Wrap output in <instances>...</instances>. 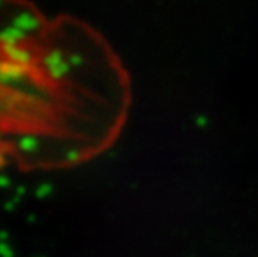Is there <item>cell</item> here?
Returning a JSON list of instances; mask_svg holds the SVG:
<instances>
[{
  "mask_svg": "<svg viewBox=\"0 0 258 257\" xmlns=\"http://www.w3.org/2000/svg\"><path fill=\"white\" fill-rule=\"evenodd\" d=\"M27 192V189L24 187V185H19V187H17V192H15V194H17V197H20V195H24Z\"/></svg>",
  "mask_w": 258,
  "mask_h": 257,
  "instance_id": "obj_10",
  "label": "cell"
},
{
  "mask_svg": "<svg viewBox=\"0 0 258 257\" xmlns=\"http://www.w3.org/2000/svg\"><path fill=\"white\" fill-rule=\"evenodd\" d=\"M24 37V32L15 29V27H7L5 30L0 32V40L4 45H15V42Z\"/></svg>",
  "mask_w": 258,
  "mask_h": 257,
  "instance_id": "obj_2",
  "label": "cell"
},
{
  "mask_svg": "<svg viewBox=\"0 0 258 257\" xmlns=\"http://www.w3.org/2000/svg\"><path fill=\"white\" fill-rule=\"evenodd\" d=\"M45 64L48 67V72H50L55 79L63 77V74L69 72V65L63 62V59L60 57V54H57V52L47 56L45 57Z\"/></svg>",
  "mask_w": 258,
  "mask_h": 257,
  "instance_id": "obj_1",
  "label": "cell"
},
{
  "mask_svg": "<svg viewBox=\"0 0 258 257\" xmlns=\"http://www.w3.org/2000/svg\"><path fill=\"white\" fill-rule=\"evenodd\" d=\"M7 239H9V234L5 231H0V242H5Z\"/></svg>",
  "mask_w": 258,
  "mask_h": 257,
  "instance_id": "obj_11",
  "label": "cell"
},
{
  "mask_svg": "<svg viewBox=\"0 0 258 257\" xmlns=\"http://www.w3.org/2000/svg\"><path fill=\"white\" fill-rule=\"evenodd\" d=\"M4 50L9 54L10 59L15 60V62H19V64L29 62L30 60L29 54H27L25 50H22V48H19V47H15V45H4Z\"/></svg>",
  "mask_w": 258,
  "mask_h": 257,
  "instance_id": "obj_4",
  "label": "cell"
},
{
  "mask_svg": "<svg viewBox=\"0 0 258 257\" xmlns=\"http://www.w3.org/2000/svg\"><path fill=\"white\" fill-rule=\"evenodd\" d=\"M0 257H14V250L7 242H0Z\"/></svg>",
  "mask_w": 258,
  "mask_h": 257,
  "instance_id": "obj_8",
  "label": "cell"
},
{
  "mask_svg": "<svg viewBox=\"0 0 258 257\" xmlns=\"http://www.w3.org/2000/svg\"><path fill=\"white\" fill-rule=\"evenodd\" d=\"M14 27L15 29H19L22 32L25 30H34L37 27V20L34 17H30L29 14H22L20 17H17L14 20Z\"/></svg>",
  "mask_w": 258,
  "mask_h": 257,
  "instance_id": "obj_3",
  "label": "cell"
},
{
  "mask_svg": "<svg viewBox=\"0 0 258 257\" xmlns=\"http://www.w3.org/2000/svg\"><path fill=\"white\" fill-rule=\"evenodd\" d=\"M52 192V185L50 184H42L40 187H37L35 190V197L37 199H45L47 195H50Z\"/></svg>",
  "mask_w": 258,
  "mask_h": 257,
  "instance_id": "obj_7",
  "label": "cell"
},
{
  "mask_svg": "<svg viewBox=\"0 0 258 257\" xmlns=\"http://www.w3.org/2000/svg\"><path fill=\"white\" fill-rule=\"evenodd\" d=\"M10 187V179L4 174H0V189H7Z\"/></svg>",
  "mask_w": 258,
  "mask_h": 257,
  "instance_id": "obj_9",
  "label": "cell"
},
{
  "mask_svg": "<svg viewBox=\"0 0 258 257\" xmlns=\"http://www.w3.org/2000/svg\"><path fill=\"white\" fill-rule=\"evenodd\" d=\"M19 145H20V149H24L25 152H32V150H35V147H37V139L30 137V135H24V137L19 140Z\"/></svg>",
  "mask_w": 258,
  "mask_h": 257,
  "instance_id": "obj_6",
  "label": "cell"
},
{
  "mask_svg": "<svg viewBox=\"0 0 258 257\" xmlns=\"http://www.w3.org/2000/svg\"><path fill=\"white\" fill-rule=\"evenodd\" d=\"M22 74V69L19 67H2L0 69V79L2 80H14L15 77H19V75Z\"/></svg>",
  "mask_w": 258,
  "mask_h": 257,
  "instance_id": "obj_5",
  "label": "cell"
}]
</instances>
